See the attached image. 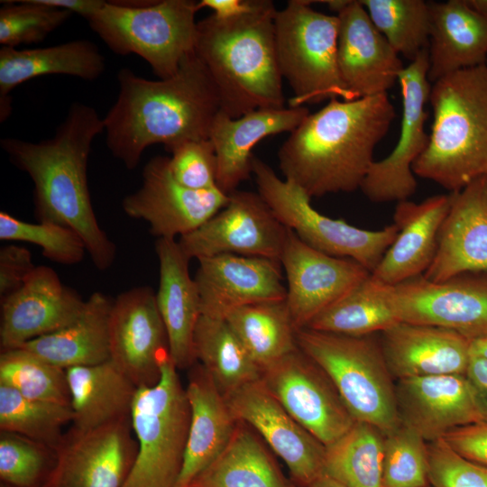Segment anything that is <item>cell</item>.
I'll return each instance as SVG.
<instances>
[{"mask_svg":"<svg viewBox=\"0 0 487 487\" xmlns=\"http://www.w3.org/2000/svg\"><path fill=\"white\" fill-rule=\"evenodd\" d=\"M117 80V98L103 120L109 151L128 170L151 145L209 139L220 99L195 51L169 78L146 79L123 68Z\"/></svg>","mask_w":487,"mask_h":487,"instance_id":"6da1fadb","label":"cell"},{"mask_svg":"<svg viewBox=\"0 0 487 487\" xmlns=\"http://www.w3.org/2000/svg\"><path fill=\"white\" fill-rule=\"evenodd\" d=\"M104 120L86 104H72L55 134L32 142L1 140L10 161L33 182V204L39 222H51L75 231L95 266L105 271L115 258V245L98 225L87 184V161Z\"/></svg>","mask_w":487,"mask_h":487,"instance_id":"7a4b0ae2","label":"cell"},{"mask_svg":"<svg viewBox=\"0 0 487 487\" xmlns=\"http://www.w3.org/2000/svg\"><path fill=\"white\" fill-rule=\"evenodd\" d=\"M394 117L387 93L331 99L289 133L278 152L280 171L311 198L353 192L361 188Z\"/></svg>","mask_w":487,"mask_h":487,"instance_id":"3957f363","label":"cell"},{"mask_svg":"<svg viewBox=\"0 0 487 487\" xmlns=\"http://www.w3.org/2000/svg\"><path fill=\"white\" fill-rule=\"evenodd\" d=\"M271 0H249L236 14H211L197 24L194 51L208 71L221 112L232 118L259 108H283Z\"/></svg>","mask_w":487,"mask_h":487,"instance_id":"277c9868","label":"cell"},{"mask_svg":"<svg viewBox=\"0 0 487 487\" xmlns=\"http://www.w3.org/2000/svg\"><path fill=\"white\" fill-rule=\"evenodd\" d=\"M428 101L429 140L412 171L455 193L487 176V63L435 81Z\"/></svg>","mask_w":487,"mask_h":487,"instance_id":"5b68a950","label":"cell"},{"mask_svg":"<svg viewBox=\"0 0 487 487\" xmlns=\"http://www.w3.org/2000/svg\"><path fill=\"white\" fill-rule=\"evenodd\" d=\"M298 347L329 378L355 421L386 435L401 422L393 379L379 334L345 335L311 328L298 329Z\"/></svg>","mask_w":487,"mask_h":487,"instance_id":"8992f818","label":"cell"},{"mask_svg":"<svg viewBox=\"0 0 487 487\" xmlns=\"http://www.w3.org/2000/svg\"><path fill=\"white\" fill-rule=\"evenodd\" d=\"M198 1H109L87 20L90 28L118 55L136 54L165 79L194 51Z\"/></svg>","mask_w":487,"mask_h":487,"instance_id":"52a82bcc","label":"cell"},{"mask_svg":"<svg viewBox=\"0 0 487 487\" xmlns=\"http://www.w3.org/2000/svg\"><path fill=\"white\" fill-rule=\"evenodd\" d=\"M311 3L289 1L274 19L279 69L294 94L290 107L334 98L354 100L337 64L339 19L314 10Z\"/></svg>","mask_w":487,"mask_h":487,"instance_id":"ba28073f","label":"cell"},{"mask_svg":"<svg viewBox=\"0 0 487 487\" xmlns=\"http://www.w3.org/2000/svg\"><path fill=\"white\" fill-rule=\"evenodd\" d=\"M189 418L186 389L170 356L162 363L160 381L138 388L131 411L137 452L122 487H175Z\"/></svg>","mask_w":487,"mask_h":487,"instance_id":"9c48e42d","label":"cell"},{"mask_svg":"<svg viewBox=\"0 0 487 487\" xmlns=\"http://www.w3.org/2000/svg\"><path fill=\"white\" fill-rule=\"evenodd\" d=\"M252 173L257 192L278 219L317 251L352 259L372 272L397 236L399 229L394 223L380 230H367L321 214L301 188L279 178L266 162L254 156Z\"/></svg>","mask_w":487,"mask_h":487,"instance_id":"30bf717a","label":"cell"},{"mask_svg":"<svg viewBox=\"0 0 487 487\" xmlns=\"http://www.w3.org/2000/svg\"><path fill=\"white\" fill-rule=\"evenodd\" d=\"M389 298L399 322L449 329L470 340L487 336V271L438 282L420 275L389 286Z\"/></svg>","mask_w":487,"mask_h":487,"instance_id":"8fae6325","label":"cell"},{"mask_svg":"<svg viewBox=\"0 0 487 487\" xmlns=\"http://www.w3.org/2000/svg\"><path fill=\"white\" fill-rule=\"evenodd\" d=\"M289 230L258 192L236 189L221 210L178 243L189 261L226 253L280 261Z\"/></svg>","mask_w":487,"mask_h":487,"instance_id":"7c38bea8","label":"cell"},{"mask_svg":"<svg viewBox=\"0 0 487 487\" xmlns=\"http://www.w3.org/2000/svg\"><path fill=\"white\" fill-rule=\"evenodd\" d=\"M260 381L325 446L355 422L326 374L299 347L262 368Z\"/></svg>","mask_w":487,"mask_h":487,"instance_id":"4fadbf2b","label":"cell"},{"mask_svg":"<svg viewBox=\"0 0 487 487\" xmlns=\"http://www.w3.org/2000/svg\"><path fill=\"white\" fill-rule=\"evenodd\" d=\"M428 68L427 48L399 75L402 96L400 138L387 157L372 162L360 188L372 202L398 203L408 200L416 192L418 183L412 166L429 140L425 131L426 105L431 89Z\"/></svg>","mask_w":487,"mask_h":487,"instance_id":"5bb4252c","label":"cell"},{"mask_svg":"<svg viewBox=\"0 0 487 487\" xmlns=\"http://www.w3.org/2000/svg\"><path fill=\"white\" fill-rule=\"evenodd\" d=\"M133 435L131 417L85 431L70 427L41 487H122L137 452Z\"/></svg>","mask_w":487,"mask_h":487,"instance_id":"9a60e30c","label":"cell"},{"mask_svg":"<svg viewBox=\"0 0 487 487\" xmlns=\"http://www.w3.org/2000/svg\"><path fill=\"white\" fill-rule=\"evenodd\" d=\"M228 200L218 188L196 190L181 185L170 171L169 157L156 156L143 168L141 188L126 196L122 207L127 216L148 223L157 239H175L198 228Z\"/></svg>","mask_w":487,"mask_h":487,"instance_id":"2e32d148","label":"cell"},{"mask_svg":"<svg viewBox=\"0 0 487 487\" xmlns=\"http://www.w3.org/2000/svg\"><path fill=\"white\" fill-rule=\"evenodd\" d=\"M109 342L110 359L137 388L160 381L169 341L152 288L135 287L113 300Z\"/></svg>","mask_w":487,"mask_h":487,"instance_id":"e0dca14e","label":"cell"},{"mask_svg":"<svg viewBox=\"0 0 487 487\" xmlns=\"http://www.w3.org/2000/svg\"><path fill=\"white\" fill-rule=\"evenodd\" d=\"M225 398L235 418L253 428L280 456L298 485L308 487L323 474L326 446L285 410L260 380Z\"/></svg>","mask_w":487,"mask_h":487,"instance_id":"ac0fdd59","label":"cell"},{"mask_svg":"<svg viewBox=\"0 0 487 487\" xmlns=\"http://www.w3.org/2000/svg\"><path fill=\"white\" fill-rule=\"evenodd\" d=\"M280 261L287 279L285 302L297 330L371 273L352 259L312 248L290 229Z\"/></svg>","mask_w":487,"mask_h":487,"instance_id":"d6986e66","label":"cell"},{"mask_svg":"<svg viewBox=\"0 0 487 487\" xmlns=\"http://www.w3.org/2000/svg\"><path fill=\"white\" fill-rule=\"evenodd\" d=\"M339 19L337 64L354 99L387 93L404 69L359 0L323 1Z\"/></svg>","mask_w":487,"mask_h":487,"instance_id":"ffe728a7","label":"cell"},{"mask_svg":"<svg viewBox=\"0 0 487 487\" xmlns=\"http://www.w3.org/2000/svg\"><path fill=\"white\" fill-rule=\"evenodd\" d=\"M198 262L194 280L202 315L225 318L240 307L286 299L279 260L226 253Z\"/></svg>","mask_w":487,"mask_h":487,"instance_id":"44dd1931","label":"cell"},{"mask_svg":"<svg viewBox=\"0 0 487 487\" xmlns=\"http://www.w3.org/2000/svg\"><path fill=\"white\" fill-rule=\"evenodd\" d=\"M85 302L54 270L36 266L20 289L1 299L2 350L19 348L67 326L79 317Z\"/></svg>","mask_w":487,"mask_h":487,"instance_id":"7402d4cb","label":"cell"},{"mask_svg":"<svg viewBox=\"0 0 487 487\" xmlns=\"http://www.w3.org/2000/svg\"><path fill=\"white\" fill-rule=\"evenodd\" d=\"M395 392L400 422L427 443L443 438L455 428L482 421L465 374L396 380Z\"/></svg>","mask_w":487,"mask_h":487,"instance_id":"603a6c76","label":"cell"},{"mask_svg":"<svg viewBox=\"0 0 487 487\" xmlns=\"http://www.w3.org/2000/svg\"><path fill=\"white\" fill-rule=\"evenodd\" d=\"M451 194V205L438 234L436 255L423 274L431 281L487 271V176Z\"/></svg>","mask_w":487,"mask_h":487,"instance_id":"cb8c5ba5","label":"cell"},{"mask_svg":"<svg viewBox=\"0 0 487 487\" xmlns=\"http://www.w3.org/2000/svg\"><path fill=\"white\" fill-rule=\"evenodd\" d=\"M380 345L393 379L466 374L471 342L438 326L398 322L379 334Z\"/></svg>","mask_w":487,"mask_h":487,"instance_id":"d4e9b609","label":"cell"},{"mask_svg":"<svg viewBox=\"0 0 487 487\" xmlns=\"http://www.w3.org/2000/svg\"><path fill=\"white\" fill-rule=\"evenodd\" d=\"M309 114L306 106L259 108L238 118L219 111L210 130L217 159L216 186L229 195L252 173L254 146L270 135L291 133Z\"/></svg>","mask_w":487,"mask_h":487,"instance_id":"484cf974","label":"cell"},{"mask_svg":"<svg viewBox=\"0 0 487 487\" xmlns=\"http://www.w3.org/2000/svg\"><path fill=\"white\" fill-rule=\"evenodd\" d=\"M155 252L160 266L155 296L168 335L170 356L178 370L189 369L197 363L194 335L202 315L198 289L189 275V260L176 239H157Z\"/></svg>","mask_w":487,"mask_h":487,"instance_id":"4316f807","label":"cell"},{"mask_svg":"<svg viewBox=\"0 0 487 487\" xmlns=\"http://www.w3.org/2000/svg\"><path fill=\"white\" fill-rule=\"evenodd\" d=\"M452 194L427 198L420 203H397L393 223L399 232L381 261L371 272L383 284L393 286L423 275L436 253L438 234L450 208Z\"/></svg>","mask_w":487,"mask_h":487,"instance_id":"83f0119b","label":"cell"},{"mask_svg":"<svg viewBox=\"0 0 487 487\" xmlns=\"http://www.w3.org/2000/svg\"><path fill=\"white\" fill-rule=\"evenodd\" d=\"M186 394L190 418L183 464L175 487H188L232 439L238 420L200 363L189 368Z\"/></svg>","mask_w":487,"mask_h":487,"instance_id":"f1b7e54d","label":"cell"},{"mask_svg":"<svg viewBox=\"0 0 487 487\" xmlns=\"http://www.w3.org/2000/svg\"><path fill=\"white\" fill-rule=\"evenodd\" d=\"M430 83L458 70L487 63V19L465 0L429 2Z\"/></svg>","mask_w":487,"mask_h":487,"instance_id":"f546056e","label":"cell"},{"mask_svg":"<svg viewBox=\"0 0 487 487\" xmlns=\"http://www.w3.org/2000/svg\"><path fill=\"white\" fill-rule=\"evenodd\" d=\"M105 58L97 46L87 40L20 50L0 49V118L11 114L9 94L19 85L46 75H69L95 80L104 72Z\"/></svg>","mask_w":487,"mask_h":487,"instance_id":"4dcf8cb0","label":"cell"},{"mask_svg":"<svg viewBox=\"0 0 487 487\" xmlns=\"http://www.w3.org/2000/svg\"><path fill=\"white\" fill-rule=\"evenodd\" d=\"M66 375L72 428L85 431L131 417L138 388L111 359L66 369Z\"/></svg>","mask_w":487,"mask_h":487,"instance_id":"1f68e13d","label":"cell"},{"mask_svg":"<svg viewBox=\"0 0 487 487\" xmlns=\"http://www.w3.org/2000/svg\"><path fill=\"white\" fill-rule=\"evenodd\" d=\"M113 300L94 292L79 317L53 333L33 339L23 348L64 370L110 359L109 320Z\"/></svg>","mask_w":487,"mask_h":487,"instance_id":"d6a6232c","label":"cell"},{"mask_svg":"<svg viewBox=\"0 0 487 487\" xmlns=\"http://www.w3.org/2000/svg\"><path fill=\"white\" fill-rule=\"evenodd\" d=\"M188 487H294L257 433L238 420L221 455Z\"/></svg>","mask_w":487,"mask_h":487,"instance_id":"836d02e7","label":"cell"},{"mask_svg":"<svg viewBox=\"0 0 487 487\" xmlns=\"http://www.w3.org/2000/svg\"><path fill=\"white\" fill-rule=\"evenodd\" d=\"M194 349L197 362L224 396L261 378L262 369L224 318L201 315Z\"/></svg>","mask_w":487,"mask_h":487,"instance_id":"e575fe53","label":"cell"},{"mask_svg":"<svg viewBox=\"0 0 487 487\" xmlns=\"http://www.w3.org/2000/svg\"><path fill=\"white\" fill-rule=\"evenodd\" d=\"M398 322L389 298V285L370 273L318 314L307 328L359 336L380 334Z\"/></svg>","mask_w":487,"mask_h":487,"instance_id":"d590c367","label":"cell"},{"mask_svg":"<svg viewBox=\"0 0 487 487\" xmlns=\"http://www.w3.org/2000/svg\"><path fill=\"white\" fill-rule=\"evenodd\" d=\"M224 319L261 369L298 348L285 300L240 307Z\"/></svg>","mask_w":487,"mask_h":487,"instance_id":"8d00e7d4","label":"cell"},{"mask_svg":"<svg viewBox=\"0 0 487 487\" xmlns=\"http://www.w3.org/2000/svg\"><path fill=\"white\" fill-rule=\"evenodd\" d=\"M384 435L375 427L355 421L326 446L324 473L345 487H381Z\"/></svg>","mask_w":487,"mask_h":487,"instance_id":"74e56055","label":"cell"},{"mask_svg":"<svg viewBox=\"0 0 487 487\" xmlns=\"http://www.w3.org/2000/svg\"><path fill=\"white\" fill-rule=\"evenodd\" d=\"M70 406L25 398L0 385V428L14 433L52 451L60 443L64 426L72 422Z\"/></svg>","mask_w":487,"mask_h":487,"instance_id":"f35d334b","label":"cell"},{"mask_svg":"<svg viewBox=\"0 0 487 487\" xmlns=\"http://www.w3.org/2000/svg\"><path fill=\"white\" fill-rule=\"evenodd\" d=\"M398 54L413 61L428 48L429 4L423 0H359Z\"/></svg>","mask_w":487,"mask_h":487,"instance_id":"ab89813d","label":"cell"},{"mask_svg":"<svg viewBox=\"0 0 487 487\" xmlns=\"http://www.w3.org/2000/svg\"><path fill=\"white\" fill-rule=\"evenodd\" d=\"M0 385L31 400L70 406L66 370L23 348L2 350Z\"/></svg>","mask_w":487,"mask_h":487,"instance_id":"60d3db41","label":"cell"},{"mask_svg":"<svg viewBox=\"0 0 487 487\" xmlns=\"http://www.w3.org/2000/svg\"><path fill=\"white\" fill-rule=\"evenodd\" d=\"M427 442L400 424L384 435L381 487H427Z\"/></svg>","mask_w":487,"mask_h":487,"instance_id":"b9f144b4","label":"cell"},{"mask_svg":"<svg viewBox=\"0 0 487 487\" xmlns=\"http://www.w3.org/2000/svg\"><path fill=\"white\" fill-rule=\"evenodd\" d=\"M0 239L23 241L41 248L49 260L60 264H76L87 252L79 235L72 229L51 222L29 223L0 212Z\"/></svg>","mask_w":487,"mask_h":487,"instance_id":"7bdbcfd3","label":"cell"},{"mask_svg":"<svg viewBox=\"0 0 487 487\" xmlns=\"http://www.w3.org/2000/svg\"><path fill=\"white\" fill-rule=\"evenodd\" d=\"M71 15L69 11L39 0L4 1L0 9V43L12 48L39 43Z\"/></svg>","mask_w":487,"mask_h":487,"instance_id":"ee69618b","label":"cell"},{"mask_svg":"<svg viewBox=\"0 0 487 487\" xmlns=\"http://www.w3.org/2000/svg\"><path fill=\"white\" fill-rule=\"evenodd\" d=\"M48 451L52 450L24 436L1 431V480L13 487H35L44 474Z\"/></svg>","mask_w":487,"mask_h":487,"instance_id":"f6af8a7d","label":"cell"},{"mask_svg":"<svg viewBox=\"0 0 487 487\" xmlns=\"http://www.w3.org/2000/svg\"><path fill=\"white\" fill-rule=\"evenodd\" d=\"M170 169L178 182L196 190L216 186L217 159L210 139L188 140L168 149Z\"/></svg>","mask_w":487,"mask_h":487,"instance_id":"bcb514c9","label":"cell"},{"mask_svg":"<svg viewBox=\"0 0 487 487\" xmlns=\"http://www.w3.org/2000/svg\"><path fill=\"white\" fill-rule=\"evenodd\" d=\"M427 477L433 487H487V465L455 452L443 439L427 443Z\"/></svg>","mask_w":487,"mask_h":487,"instance_id":"7dc6e473","label":"cell"},{"mask_svg":"<svg viewBox=\"0 0 487 487\" xmlns=\"http://www.w3.org/2000/svg\"><path fill=\"white\" fill-rule=\"evenodd\" d=\"M35 268L31 253L26 248L15 244L1 248V299L20 289Z\"/></svg>","mask_w":487,"mask_h":487,"instance_id":"c3c4849f","label":"cell"},{"mask_svg":"<svg viewBox=\"0 0 487 487\" xmlns=\"http://www.w3.org/2000/svg\"><path fill=\"white\" fill-rule=\"evenodd\" d=\"M443 439L465 458L487 465V422L455 428Z\"/></svg>","mask_w":487,"mask_h":487,"instance_id":"681fc988","label":"cell"},{"mask_svg":"<svg viewBox=\"0 0 487 487\" xmlns=\"http://www.w3.org/2000/svg\"><path fill=\"white\" fill-rule=\"evenodd\" d=\"M466 377L473 389L483 422H487V358L472 355Z\"/></svg>","mask_w":487,"mask_h":487,"instance_id":"f907efd6","label":"cell"},{"mask_svg":"<svg viewBox=\"0 0 487 487\" xmlns=\"http://www.w3.org/2000/svg\"><path fill=\"white\" fill-rule=\"evenodd\" d=\"M41 4L64 9L88 20L106 4L103 0H39Z\"/></svg>","mask_w":487,"mask_h":487,"instance_id":"816d5d0a","label":"cell"},{"mask_svg":"<svg viewBox=\"0 0 487 487\" xmlns=\"http://www.w3.org/2000/svg\"><path fill=\"white\" fill-rule=\"evenodd\" d=\"M471 354L474 356L487 358V336L472 340Z\"/></svg>","mask_w":487,"mask_h":487,"instance_id":"f5cc1de1","label":"cell"},{"mask_svg":"<svg viewBox=\"0 0 487 487\" xmlns=\"http://www.w3.org/2000/svg\"><path fill=\"white\" fill-rule=\"evenodd\" d=\"M308 487H345L341 482H337L334 478L328 476L326 473L321 474L317 477L310 485Z\"/></svg>","mask_w":487,"mask_h":487,"instance_id":"db71d44e","label":"cell"},{"mask_svg":"<svg viewBox=\"0 0 487 487\" xmlns=\"http://www.w3.org/2000/svg\"><path fill=\"white\" fill-rule=\"evenodd\" d=\"M467 5L477 14L487 19V0H465Z\"/></svg>","mask_w":487,"mask_h":487,"instance_id":"11a10c76","label":"cell"},{"mask_svg":"<svg viewBox=\"0 0 487 487\" xmlns=\"http://www.w3.org/2000/svg\"><path fill=\"white\" fill-rule=\"evenodd\" d=\"M427 487H431V486L429 485V486H427Z\"/></svg>","mask_w":487,"mask_h":487,"instance_id":"9f6ffc18","label":"cell"}]
</instances>
